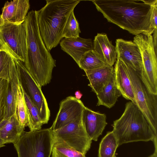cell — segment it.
Wrapping results in <instances>:
<instances>
[{
  "label": "cell",
  "mask_w": 157,
  "mask_h": 157,
  "mask_svg": "<svg viewBox=\"0 0 157 157\" xmlns=\"http://www.w3.org/2000/svg\"><path fill=\"white\" fill-rule=\"evenodd\" d=\"M26 31V53L25 66L41 87L51 81L56 61L46 47L40 35L37 11L32 10L25 20Z\"/></svg>",
  "instance_id": "cell-2"
},
{
  "label": "cell",
  "mask_w": 157,
  "mask_h": 157,
  "mask_svg": "<svg viewBox=\"0 0 157 157\" xmlns=\"http://www.w3.org/2000/svg\"><path fill=\"white\" fill-rule=\"evenodd\" d=\"M52 133L55 143L67 145L85 155L90 148L92 140L86 132L82 117L52 130Z\"/></svg>",
  "instance_id": "cell-9"
},
{
  "label": "cell",
  "mask_w": 157,
  "mask_h": 157,
  "mask_svg": "<svg viewBox=\"0 0 157 157\" xmlns=\"http://www.w3.org/2000/svg\"><path fill=\"white\" fill-rule=\"evenodd\" d=\"M14 59L23 90L36 107L43 124H47L50 117V111L41 87L28 71L24 63Z\"/></svg>",
  "instance_id": "cell-10"
},
{
  "label": "cell",
  "mask_w": 157,
  "mask_h": 157,
  "mask_svg": "<svg viewBox=\"0 0 157 157\" xmlns=\"http://www.w3.org/2000/svg\"><path fill=\"white\" fill-rule=\"evenodd\" d=\"M23 91L27 110L28 126L31 131L40 130L44 124L40 119L37 109L23 90Z\"/></svg>",
  "instance_id": "cell-23"
},
{
  "label": "cell",
  "mask_w": 157,
  "mask_h": 157,
  "mask_svg": "<svg viewBox=\"0 0 157 157\" xmlns=\"http://www.w3.org/2000/svg\"><path fill=\"white\" fill-rule=\"evenodd\" d=\"M8 82L5 120L14 114L15 113L17 91L20 83L18 71L16 63L13 69L11 78Z\"/></svg>",
  "instance_id": "cell-19"
},
{
  "label": "cell",
  "mask_w": 157,
  "mask_h": 157,
  "mask_svg": "<svg viewBox=\"0 0 157 157\" xmlns=\"http://www.w3.org/2000/svg\"><path fill=\"white\" fill-rule=\"evenodd\" d=\"M157 2L153 5L151 17V28L154 30L157 29Z\"/></svg>",
  "instance_id": "cell-30"
},
{
  "label": "cell",
  "mask_w": 157,
  "mask_h": 157,
  "mask_svg": "<svg viewBox=\"0 0 157 157\" xmlns=\"http://www.w3.org/2000/svg\"><path fill=\"white\" fill-rule=\"evenodd\" d=\"M46 4L37 11L40 36L48 51L56 47L62 38L66 22L80 1L46 0Z\"/></svg>",
  "instance_id": "cell-3"
},
{
  "label": "cell",
  "mask_w": 157,
  "mask_h": 157,
  "mask_svg": "<svg viewBox=\"0 0 157 157\" xmlns=\"http://www.w3.org/2000/svg\"><path fill=\"white\" fill-rule=\"evenodd\" d=\"M7 120H4L0 123V148L5 146V144L2 140L0 136V130L2 126L6 123Z\"/></svg>",
  "instance_id": "cell-31"
},
{
  "label": "cell",
  "mask_w": 157,
  "mask_h": 157,
  "mask_svg": "<svg viewBox=\"0 0 157 157\" xmlns=\"http://www.w3.org/2000/svg\"><path fill=\"white\" fill-rule=\"evenodd\" d=\"M97 10L109 22L136 35L152 34L151 17L153 5L144 0H97L91 1Z\"/></svg>",
  "instance_id": "cell-1"
},
{
  "label": "cell",
  "mask_w": 157,
  "mask_h": 157,
  "mask_svg": "<svg viewBox=\"0 0 157 157\" xmlns=\"http://www.w3.org/2000/svg\"><path fill=\"white\" fill-rule=\"evenodd\" d=\"M85 107L82 101L75 97L69 96L60 103L56 117L51 127L52 130L57 129L82 117Z\"/></svg>",
  "instance_id": "cell-11"
},
{
  "label": "cell",
  "mask_w": 157,
  "mask_h": 157,
  "mask_svg": "<svg viewBox=\"0 0 157 157\" xmlns=\"http://www.w3.org/2000/svg\"><path fill=\"white\" fill-rule=\"evenodd\" d=\"M24 129L20 126L15 115L7 119L0 130L1 138L5 144L16 143L23 133Z\"/></svg>",
  "instance_id": "cell-21"
},
{
  "label": "cell",
  "mask_w": 157,
  "mask_h": 157,
  "mask_svg": "<svg viewBox=\"0 0 157 157\" xmlns=\"http://www.w3.org/2000/svg\"><path fill=\"white\" fill-rule=\"evenodd\" d=\"M114 69L116 85L121 95L136 104L133 89L125 64L117 58Z\"/></svg>",
  "instance_id": "cell-17"
},
{
  "label": "cell",
  "mask_w": 157,
  "mask_h": 157,
  "mask_svg": "<svg viewBox=\"0 0 157 157\" xmlns=\"http://www.w3.org/2000/svg\"><path fill=\"white\" fill-rule=\"evenodd\" d=\"M124 64L132 86L136 104L157 132V95L150 91L139 73Z\"/></svg>",
  "instance_id": "cell-8"
},
{
  "label": "cell",
  "mask_w": 157,
  "mask_h": 157,
  "mask_svg": "<svg viewBox=\"0 0 157 157\" xmlns=\"http://www.w3.org/2000/svg\"><path fill=\"white\" fill-rule=\"evenodd\" d=\"M133 42L138 46L141 53L142 68L140 77L150 91L157 94V61L153 37L149 33L135 36Z\"/></svg>",
  "instance_id": "cell-6"
},
{
  "label": "cell",
  "mask_w": 157,
  "mask_h": 157,
  "mask_svg": "<svg viewBox=\"0 0 157 157\" xmlns=\"http://www.w3.org/2000/svg\"><path fill=\"white\" fill-rule=\"evenodd\" d=\"M29 0H14L7 1L2 9L0 23L20 24L26 19L30 8Z\"/></svg>",
  "instance_id": "cell-13"
},
{
  "label": "cell",
  "mask_w": 157,
  "mask_h": 157,
  "mask_svg": "<svg viewBox=\"0 0 157 157\" xmlns=\"http://www.w3.org/2000/svg\"><path fill=\"white\" fill-rule=\"evenodd\" d=\"M8 83L6 80L0 79V123L5 120Z\"/></svg>",
  "instance_id": "cell-29"
},
{
  "label": "cell",
  "mask_w": 157,
  "mask_h": 157,
  "mask_svg": "<svg viewBox=\"0 0 157 157\" xmlns=\"http://www.w3.org/2000/svg\"><path fill=\"white\" fill-rule=\"evenodd\" d=\"M84 71L98 68L107 65L92 50L83 55L78 65Z\"/></svg>",
  "instance_id": "cell-25"
},
{
  "label": "cell",
  "mask_w": 157,
  "mask_h": 157,
  "mask_svg": "<svg viewBox=\"0 0 157 157\" xmlns=\"http://www.w3.org/2000/svg\"><path fill=\"white\" fill-rule=\"evenodd\" d=\"M119 146L117 139L113 132H108L100 143L98 157H116V152Z\"/></svg>",
  "instance_id": "cell-22"
},
{
  "label": "cell",
  "mask_w": 157,
  "mask_h": 157,
  "mask_svg": "<svg viewBox=\"0 0 157 157\" xmlns=\"http://www.w3.org/2000/svg\"><path fill=\"white\" fill-rule=\"evenodd\" d=\"M148 157H157V147H155L154 152Z\"/></svg>",
  "instance_id": "cell-33"
},
{
  "label": "cell",
  "mask_w": 157,
  "mask_h": 157,
  "mask_svg": "<svg viewBox=\"0 0 157 157\" xmlns=\"http://www.w3.org/2000/svg\"><path fill=\"white\" fill-rule=\"evenodd\" d=\"M52 157H86L85 155L60 143L54 144L51 153Z\"/></svg>",
  "instance_id": "cell-27"
},
{
  "label": "cell",
  "mask_w": 157,
  "mask_h": 157,
  "mask_svg": "<svg viewBox=\"0 0 157 157\" xmlns=\"http://www.w3.org/2000/svg\"><path fill=\"white\" fill-rule=\"evenodd\" d=\"M15 65L14 58L4 51L0 52V79L8 81L11 78Z\"/></svg>",
  "instance_id": "cell-26"
},
{
  "label": "cell",
  "mask_w": 157,
  "mask_h": 157,
  "mask_svg": "<svg viewBox=\"0 0 157 157\" xmlns=\"http://www.w3.org/2000/svg\"><path fill=\"white\" fill-rule=\"evenodd\" d=\"M121 95L116 85L114 72L109 82L97 95L98 100L97 105H102L110 108L114 105Z\"/></svg>",
  "instance_id": "cell-20"
},
{
  "label": "cell",
  "mask_w": 157,
  "mask_h": 157,
  "mask_svg": "<svg viewBox=\"0 0 157 157\" xmlns=\"http://www.w3.org/2000/svg\"><path fill=\"white\" fill-rule=\"evenodd\" d=\"M112 131L119 146L138 141L153 142L157 139V132L143 112L131 101L125 104L124 113L113 121Z\"/></svg>",
  "instance_id": "cell-4"
},
{
  "label": "cell",
  "mask_w": 157,
  "mask_h": 157,
  "mask_svg": "<svg viewBox=\"0 0 157 157\" xmlns=\"http://www.w3.org/2000/svg\"><path fill=\"white\" fill-rule=\"evenodd\" d=\"M75 98L78 100H80L82 96V94L79 90H77L75 92Z\"/></svg>",
  "instance_id": "cell-32"
},
{
  "label": "cell",
  "mask_w": 157,
  "mask_h": 157,
  "mask_svg": "<svg viewBox=\"0 0 157 157\" xmlns=\"http://www.w3.org/2000/svg\"><path fill=\"white\" fill-rule=\"evenodd\" d=\"M55 143L50 127L23 133L13 144L18 157H50Z\"/></svg>",
  "instance_id": "cell-5"
},
{
  "label": "cell",
  "mask_w": 157,
  "mask_h": 157,
  "mask_svg": "<svg viewBox=\"0 0 157 157\" xmlns=\"http://www.w3.org/2000/svg\"><path fill=\"white\" fill-rule=\"evenodd\" d=\"M1 51H2L1 48H0V52Z\"/></svg>",
  "instance_id": "cell-34"
},
{
  "label": "cell",
  "mask_w": 157,
  "mask_h": 157,
  "mask_svg": "<svg viewBox=\"0 0 157 157\" xmlns=\"http://www.w3.org/2000/svg\"><path fill=\"white\" fill-rule=\"evenodd\" d=\"M0 47L14 59L25 63L26 53L25 21L20 24L0 23Z\"/></svg>",
  "instance_id": "cell-7"
},
{
  "label": "cell",
  "mask_w": 157,
  "mask_h": 157,
  "mask_svg": "<svg viewBox=\"0 0 157 157\" xmlns=\"http://www.w3.org/2000/svg\"><path fill=\"white\" fill-rule=\"evenodd\" d=\"M93 50L106 65L113 66L117 60L115 47L106 34L98 33L93 42Z\"/></svg>",
  "instance_id": "cell-16"
},
{
  "label": "cell",
  "mask_w": 157,
  "mask_h": 157,
  "mask_svg": "<svg viewBox=\"0 0 157 157\" xmlns=\"http://www.w3.org/2000/svg\"><path fill=\"white\" fill-rule=\"evenodd\" d=\"M116 44L117 58L140 73L142 61L138 46L133 41L122 39H117Z\"/></svg>",
  "instance_id": "cell-12"
},
{
  "label": "cell",
  "mask_w": 157,
  "mask_h": 157,
  "mask_svg": "<svg viewBox=\"0 0 157 157\" xmlns=\"http://www.w3.org/2000/svg\"><path fill=\"white\" fill-rule=\"evenodd\" d=\"M61 49L70 56L78 65L82 56L93 50V42L90 39L79 37L75 38H64L60 42Z\"/></svg>",
  "instance_id": "cell-15"
},
{
  "label": "cell",
  "mask_w": 157,
  "mask_h": 157,
  "mask_svg": "<svg viewBox=\"0 0 157 157\" xmlns=\"http://www.w3.org/2000/svg\"><path fill=\"white\" fill-rule=\"evenodd\" d=\"M106 115L95 112L85 106L82 117V124L91 140L97 141L107 124Z\"/></svg>",
  "instance_id": "cell-14"
},
{
  "label": "cell",
  "mask_w": 157,
  "mask_h": 157,
  "mask_svg": "<svg viewBox=\"0 0 157 157\" xmlns=\"http://www.w3.org/2000/svg\"><path fill=\"white\" fill-rule=\"evenodd\" d=\"M84 71L90 82L88 86L96 95L109 82L115 72L114 67L108 65Z\"/></svg>",
  "instance_id": "cell-18"
},
{
  "label": "cell",
  "mask_w": 157,
  "mask_h": 157,
  "mask_svg": "<svg viewBox=\"0 0 157 157\" xmlns=\"http://www.w3.org/2000/svg\"><path fill=\"white\" fill-rule=\"evenodd\" d=\"M81 33L78 23L75 18L74 11L70 15L64 26L62 38H75L79 37Z\"/></svg>",
  "instance_id": "cell-28"
},
{
  "label": "cell",
  "mask_w": 157,
  "mask_h": 157,
  "mask_svg": "<svg viewBox=\"0 0 157 157\" xmlns=\"http://www.w3.org/2000/svg\"><path fill=\"white\" fill-rule=\"evenodd\" d=\"M14 115L21 127L24 129L28 126L27 110L23 90L21 82L19 86Z\"/></svg>",
  "instance_id": "cell-24"
}]
</instances>
